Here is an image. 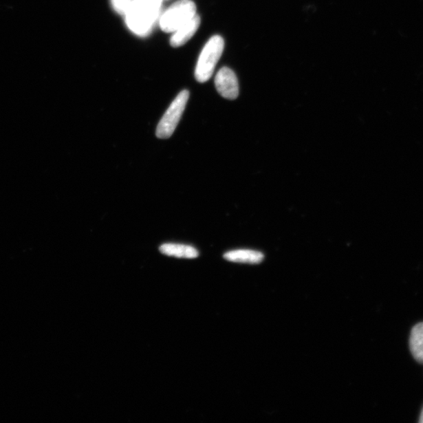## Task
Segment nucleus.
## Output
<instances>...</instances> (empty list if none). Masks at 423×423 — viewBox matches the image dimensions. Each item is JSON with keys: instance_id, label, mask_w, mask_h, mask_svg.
I'll list each match as a JSON object with an SVG mask.
<instances>
[{"instance_id": "nucleus-1", "label": "nucleus", "mask_w": 423, "mask_h": 423, "mask_svg": "<svg viewBox=\"0 0 423 423\" xmlns=\"http://www.w3.org/2000/svg\"><path fill=\"white\" fill-rule=\"evenodd\" d=\"M160 9L143 0H133L125 15L127 26L138 36L148 35L159 18Z\"/></svg>"}, {"instance_id": "nucleus-2", "label": "nucleus", "mask_w": 423, "mask_h": 423, "mask_svg": "<svg viewBox=\"0 0 423 423\" xmlns=\"http://www.w3.org/2000/svg\"><path fill=\"white\" fill-rule=\"evenodd\" d=\"M224 48V41L221 36H214L208 41L197 61L195 69L197 82L206 83L210 80L223 54Z\"/></svg>"}, {"instance_id": "nucleus-3", "label": "nucleus", "mask_w": 423, "mask_h": 423, "mask_svg": "<svg viewBox=\"0 0 423 423\" xmlns=\"http://www.w3.org/2000/svg\"><path fill=\"white\" fill-rule=\"evenodd\" d=\"M196 5L191 0H179L173 3L160 17V25L165 32H174L186 22L194 18Z\"/></svg>"}, {"instance_id": "nucleus-4", "label": "nucleus", "mask_w": 423, "mask_h": 423, "mask_svg": "<svg viewBox=\"0 0 423 423\" xmlns=\"http://www.w3.org/2000/svg\"><path fill=\"white\" fill-rule=\"evenodd\" d=\"M188 99V90H183L177 96L157 127V138L167 139L172 136L182 118Z\"/></svg>"}, {"instance_id": "nucleus-5", "label": "nucleus", "mask_w": 423, "mask_h": 423, "mask_svg": "<svg viewBox=\"0 0 423 423\" xmlns=\"http://www.w3.org/2000/svg\"><path fill=\"white\" fill-rule=\"evenodd\" d=\"M215 85L218 93L223 98L228 100L238 98L239 94L238 78L229 67H224L219 71L215 78Z\"/></svg>"}, {"instance_id": "nucleus-6", "label": "nucleus", "mask_w": 423, "mask_h": 423, "mask_svg": "<svg viewBox=\"0 0 423 423\" xmlns=\"http://www.w3.org/2000/svg\"><path fill=\"white\" fill-rule=\"evenodd\" d=\"M200 24V17L195 14L194 18L186 22L185 24L180 26L178 30L174 32L171 39V46L173 47H180L183 46L186 43H188L190 39L193 37L197 28H199Z\"/></svg>"}, {"instance_id": "nucleus-7", "label": "nucleus", "mask_w": 423, "mask_h": 423, "mask_svg": "<svg viewBox=\"0 0 423 423\" xmlns=\"http://www.w3.org/2000/svg\"><path fill=\"white\" fill-rule=\"evenodd\" d=\"M228 261L258 264L263 261L264 258L261 252L252 250H236L226 252L224 256Z\"/></svg>"}, {"instance_id": "nucleus-8", "label": "nucleus", "mask_w": 423, "mask_h": 423, "mask_svg": "<svg viewBox=\"0 0 423 423\" xmlns=\"http://www.w3.org/2000/svg\"><path fill=\"white\" fill-rule=\"evenodd\" d=\"M160 251L164 255L177 258L195 259L199 257V252L195 248L180 244H163Z\"/></svg>"}, {"instance_id": "nucleus-9", "label": "nucleus", "mask_w": 423, "mask_h": 423, "mask_svg": "<svg viewBox=\"0 0 423 423\" xmlns=\"http://www.w3.org/2000/svg\"><path fill=\"white\" fill-rule=\"evenodd\" d=\"M409 344L414 358L423 364V323L417 324L411 330Z\"/></svg>"}, {"instance_id": "nucleus-10", "label": "nucleus", "mask_w": 423, "mask_h": 423, "mask_svg": "<svg viewBox=\"0 0 423 423\" xmlns=\"http://www.w3.org/2000/svg\"><path fill=\"white\" fill-rule=\"evenodd\" d=\"M111 1L116 12L125 16L131 8L133 0H111Z\"/></svg>"}, {"instance_id": "nucleus-11", "label": "nucleus", "mask_w": 423, "mask_h": 423, "mask_svg": "<svg viewBox=\"0 0 423 423\" xmlns=\"http://www.w3.org/2000/svg\"><path fill=\"white\" fill-rule=\"evenodd\" d=\"M143 1L155 6V7L161 8L162 0H143Z\"/></svg>"}, {"instance_id": "nucleus-12", "label": "nucleus", "mask_w": 423, "mask_h": 423, "mask_svg": "<svg viewBox=\"0 0 423 423\" xmlns=\"http://www.w3.org/2000/svg\"><path fill=\"white\" fill-rule=\"evenodd\" d=\"M420 422L423 423V409L420 415Z\"/></svg>"}]
</instances>
